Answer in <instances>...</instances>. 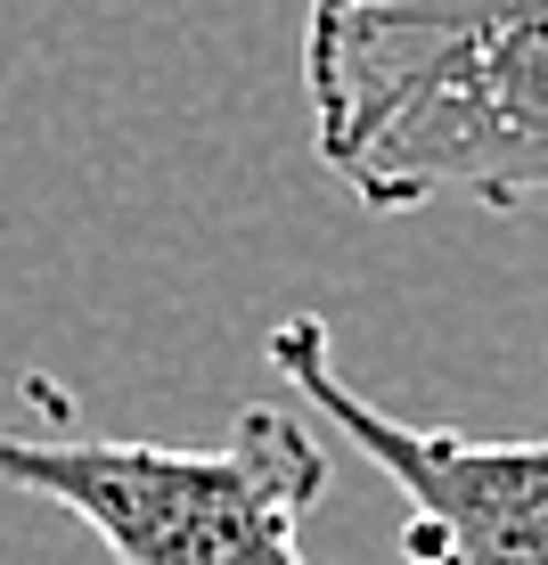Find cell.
Segmentation results:
<instances>
[{
    "label": "cell",
    "mask_w": 548,
    "mask_h": 565,
    "mask_svg": "<svg viewBox=\"0 0 548 565\" xmlns=\"http://www.w3.org/2000/svg\"><path fill=\"white\" fill-rule=\"evenodd\" d=\"M42 435L0 426V483L57 500L115 565H303L327 451L303 418L254 402L222 443H115L74 426V394L25 377Z\"/></svg>",
    "instance_id": "2"
},
{
    "label": "cell",
    "mask_w": 548,
    "mask_h": 565,
    "mask_svg": "<svg viewBox=\"0 0 548 565\" xmlns=\"http://www.w3.org/2000/svg\"><path fill=\"white\" fill-rule=\"evenodd\" d=\"M311 148L368 213L548 198V0H311Z\"/></svg>",
    "instance_id": "1"
},
{
    "label": "cell",
    "mask_w": 548,
    "mask_h": 565,
    "mask_svg": "<svg viewBox=\"0 0 548 565\" xmlns=\"http://www.w3.org/2000/svg\"><path fill=\"white\" fill-rule=\"evenodd\" d=\"M262 353L409 500V524H401L409 565H548V435L492 443V435L409 426L377 411L368 394L344 385L336 353H327V320H311V311L279 320Z\"/></svg>",
    "instance_id": "3"
}]
</instances>
